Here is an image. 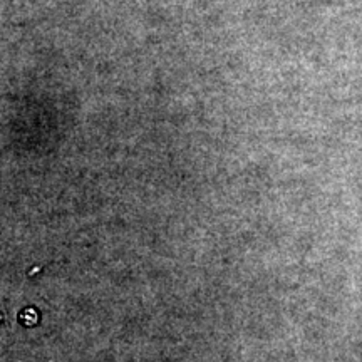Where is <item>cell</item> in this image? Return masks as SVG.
Segmentation results:
<instances>
[{
	"label": "cell",
	"instance_id": "6da1fadb",
	"mask_svg": "<svg viewBox=\"0 0 362 362\" xmlns=\"http://www.w3.org/2000/svg\"><path fill=\"white\" fill-rule=\"evenodd\" d=\"M21 319L24 320L27 325H33V324L37 322V312L33 310V309H27L24 314L21 315Z\"/></svg>",
	"mask_w": 362,
	"mask_h": 362
}]
</instances>
